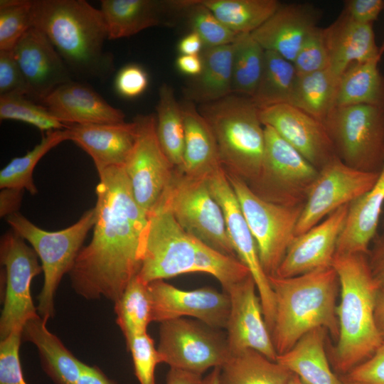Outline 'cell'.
I'll return each instance as SVG.
<instances>
[{
	"label": "cell",
	"mask_w": 384,
	"mask_h": 384,
	"mask_svg": "<svg viewBox=\"0 0 384 384\" xmlns=\"http://www.w3.org/2000/svg\"><path fill=\"white\" fill-rule=\"evenodd\" d=\"M340 377L355 384H384V340L369 358Z\"/></svg>",
	"instance_id": "47"
},
{
	"label": "cell",
	"mask_w": 384,
	"mask_h": 384,
	"mask_svg": "<svg viewBox=\"0 0 384 384\" xmlns=\"http://www.w3.org/2000/svg\"><path fill=\"white\" fill-rule=\"evenodd\" d=\"M203 46L201 37L191 31L180 40L178 50L181 55H198Z\"/></svg>",
	"instance_id": "55"
},
{
	"label": "cell",
	"mask_w": 384,
	"mask_h": 384,
	"mask_svg": "<svg viewBox=\"0 0 384 384\" xmlns=\"http://www.w3.org/2000/svg\"><path fill=\"white\" fill-rule=\"evenodd\" d=\"M173 9L186 11L192 31L202 39L205 47L231 44L237 36L227 28L199 0L170 1Z\"/></svg>",
	"instance_id": "41"
},
{
	"label": "cell",
	"mask_w": 384,
	"mask_h": 384,
	"mask_svg": "<svg viewBox=\"0 0 384 384\" xmlns=\"http://www.w3.org/2000/svg\"><path fill=\"white\" fill-rule=\"evenodd\" d=\"M268 278L274 296L271 336L277 356L315 329L324 328L337 339L340 286L332 266L291 277Z\"/></svg>",
	"instance_id": "5"
},
{
	"label": "cell",
	"mask_w": 384,
	"mask_h": 384,
	"mask_svg": "<svg viewBox=\"0 0 384 384\" xmlns=\"http://www.w3.org/2000/svg\"><path fill=\"white\" fill-rule=\"evenodd\" d=\"M140 261L137 276L146 284L202 272L213 276L225 290L250 275L237 257L223 254L187 233L161 204L149 214Z\"/></svg>",
	"instance_id": "2"
},
{
	"label": "cell",
	"mask_w": 384,
	"mask_h": 384,
	"mask_svg": "<svg viewBox=\"0 0 384 384\" xmlns=\"http://www.w3.org/2000/svg\"><path fill=\"white\" fill-rule=\"evenodd\" d=\"M327 331L315 329L304 335L276 361L296 375L304 384H346L331 367L325 350Z\"/></svg>",
	"instance_id": "28"
},
{
	"label": "cell",
	"mask_w": 384,
	"mask_h": 384,
	"mask_svg": "<svg viewBox=\"0 0 384 384\" xmlns=\"http://www.w3.org/2000/svg\"><path fill=\"white\" fill-rule=\"evenodd\" d=\"M41 102L65 125L125 122L122 110L110 105L89 85L73 80L58 86Z\"/></svg>",
	"instance_id": "23"
},
{
	"label": "cell",
	"mask_w": 384,
	"mask_h": 384,
	"mask_svg": "<svg viewBox=\"0 0 384 384\" xmlns=\"http://www.w3.org/2000/svg\"><path fill=\"white\" fill-rule=\"evenodd\" d=\"M293 64L297 74L329 68V58L322 28L317 27L304 40Z\"/></svg>",
	"instance_id": "45"
},
{
	"label": "cell",
	"mask_w": 384,
	"mask_h": 384,
	"mask_svg": "<svg viewBox=\"0 0 384 384\" xmlns=\"http://www.w3.org/2000/svg\"><path fill=\"white\" fill-rule=\"evenodd\" d=\"M75 384H117L109 378L97 366L84 363L81 374Z\"/></svg>",
	"instance_id": "53"
},
{
	"label": "cell",
	"mask_w": 384,
	"mask_h": 384,
	"mask_svg": "<svg viewBox=\"0 0 384 384\" xmlns=\"http://www.w3.org/2000/svg\"><path fill=\"white\" fill-rule=\"evenodd\" d=\"M32 0L0 1V51H13L33 26Z\"/></svg>",
	"instance_id": "43"
},
{
	"label": "cell",
	"mask_w": 384,
	"mask_h": 384,
	"mask_svg": "<svg viewBox=\"0 0 384 384\" xmlns=\"http://www.w3.org/2000/svg\"><path fill=\"white\" fill-rule=\"evenodd\" d=\"M297 73L292 62L280 55L265 50L262 74L250 99L259 108L291 104Z\"/></svg>",
	"instance_id": "37"
},
{
	"label": "cell",
	"mask_w": 384,
	"mask_h": 384,
	"mask_svg": "<svg viewBox=\"0 0 384 384\" xmlns=\"http://www.w3.org/2000/svg\"><path fill=\"white\" fill-rule=\"evenodd\" d=\"M35 250L11 229L0 241V261L4 267L5 291L0 316V338L22 331L26 323L37 316L31 297L33 279L42 272Z\"/></svg>",
	"instance_id": "13"
},
{
	"label": "cell",
	"mask_w": 384,
	"mask_h": 384,
	"mask_svg": "<svg viewBox=\"0 0 384 384\" xmlns=\"http://www.w3.org/2000/svg\"><path fill=\"white\" fill-rule=\"evenodd\" d=\"M348 206L340 207L317 225L295 236L274 276L291 277L331 267Z\"/></svg>",
	"instance_id": "20"
},
{
	"label": "cell",
	"mask_w": 384,
	"mask_h": 384,
	"mask_svg": "<svg viewBox=\"0 0 384 384\" xmlns=\"http://www.w3.org/2000/svg\"><path fill=\"white\" fill-rule=\"evenodd\" d=\"M114 304L116 322L125 340L147 332V326L152 321L149 284L137 275Z\"/></svg>",
	"instance_id": "39"
},
{
	"label": "cell",
	"mask_w": 384,
	"mask_h": 384,
	"mask_svg": "<svg viewBox=\"0 0 384 384\" xmlns=\"http://www.w3.org/2000/svg\"><path fill=\"white\" fill-rule=\"evenodd\" d=\"M24 191L3 188L0 192V215L8 217L18 212Z\"/></svg>",
	"instance_id": "52"
},
{
	"label": "cell",
	"mask_w": 384,
	"mask_h": 384,
	"mask_svg": "<svg viewBox=\"0 0 384 384\" xmlns=\"http://www.w3.org/2000/svg\"><path fill=\"white\" fill-rule=\"evenodd\" d=\"M372 242L367 254L368 260L374 279L382 287L384 286V232L376 235Z\"/></svg>",
	"instance_id": "51"
},
{
	"label": "cell",
	"mask_w": 384,
	"mask_h": 384,
	"mask_svg": "<svg viewBox=\"0 0 384 384\" xmlns=\"http://www.w3.org/2000/svg\"><path fill=\"white\" fill-rule=\"evenodd\" d=\"M230 299L226 336L231 353L254 350L276 361L277 353L251 275L225 290Z\"/></svg>",
	"instance_id": "18"
},
{
	"label": "cell",
	"mask_w": 384,
	"mask_h": 384,
	"mask_svg": "<svg viewBox=\"0 0 384 384\" xmlns=\"http://www.w3.org/2000/svg\"><path fill=\"white\" fill-rule=\"evenodd\" d=\"M70 140L67 129L47 132L39 144L24 156L13 159L0 172V188L27 191L35 195L38 189L33 173L38 161L53 148Z\"/></svg>",
	"instance_id": "40"
},
{
	"label": "cell",
	"mask_w": 384,
	"mask_h": 384,
	"mask_svg": "<svg viewBox=\"0 0 384 384\" xmlns=\"http://www.w3.org/2000/svg\"><path fill=\"white\" fill-rule=\"evenodd\" d=\"M31 18L70 72L102 80L111 75L114 61L103 48L108 34L100 9L84 0H32Z\"/></svg>",
	"instance_id": "3"
},
{
	"label": "cell",
	"mask_w": 384,
	"mask_h": 384,
	"mask_svg": "<svg viewBox=\"0 0 384 384\" xmlns=\"http://www.w3.org/2000/svg\"><path fill=\"white\" fill-rule=\"evenodd\" d=\"M95 208L86 210L70 226L58 231L40 228L19 212L6 217L11 229L28 242L41 262L43 283L38 297V315L46 322L55 316V296L65 274H69L88 232L94 227Z\"/></svg>",
	"instance_id": "7"
},
{
	"label": "cell",
	"mask_w": 384,
	"mask_h": 384,
	"mask_svg": "<svg viewBox=\"0 0 384 384\" xmlns=\"http://www.w3.org/2000/svg\"><path fill=\"white\" fill-rule=\"evenodd\" d=\"M265 147L257 177L250 184L259 198L287 206L304 205L319 170L269 126H264Z\"/></svg>",
	"instance_id": "10"
},
{
	"label": "cell",
	"mask_w": 384,
	"mask_h": 384,
	"mask_svg": "<svg viewBox=\"0 0 384 384\" xmlns=\"http://www.w3.org/2000/svg\"><path fill=\"white\" fill-rule=\"evenodd\" d=\"M383 9V0H347L343 11L358 23L373 24Z\"/></svg>",
	"instance_id": "50"
},
{
	"label": "cell",
	"mask_w": 384,
	"mask_h": 384,
	"mask_svg": "<svg viewBox=\"0 0 384 384\" xmlns=\"http://www.w3.org/2000/svg\"><path fill=\"white\" fill-rule=\"evenodd\" d=\"M379 174L356 170L334 157L319 170L297 222L295 236L364 194L375 184Z\"/></svg>",
	"instance_id": "15"
},
{
	"label": "cell",
	"mask_w": 384,
	"mask_h": 384,
	"mask_svg": "<svg viewBox=\"0 0 384 384\" xmlns=\"http://www.w3.org/2000/svg\"><path fill=\"white\" fill-rule=\"evenodd\" d=\"M198 111L212 129L225 172L250 184L260 171L265 147L260 109L250 97L231 94L201 104Z\"/></svg>",
	"instance_id": "6"
},
{
	"label": "cell",
	"mask_w": 384,
	"mask_h": 384,
	"mask_svg": "<svg viewBox=\"0 0 384 384\" xmlns=\"http://www.w3.org/2000/svg\"><path fill=\"white\" fill-rule=\"evenodd\" d=\"M201 58V71L185 89L186 100L201 105L217 101L233 94L232 43L205 47Z\"/></svg>",
	"instance_id": "31"
},
{
	"label": "cell",
	"mask_w": 384,
	"mask_h": 384,
	"mask_svg": "<svg viewBox=\"0 0 384 384\" xmlns=\"http://www.w3.org/2000/svg\"><path fill=\"white\" fill-rule=\"evenodd\" d=\"M332 267L339 280L340 301L336 307L338 335L331 364L343 376L369 358L383 341L374 317L380 286L367 254H336Z\"/></svg>",
	"instance_id": "4"
},
{
	"label": "cell",
	"mask_w": 384,
	"mask_h": 384,
	"mask_svg": "<svg viewBox=\"0 0 384 384\" xmlns=\"http://www.w3.org/2000/svg\"><path fill=\"white\" fill-rule=\"evenodd\" d=\"M202 375L170 368L166 375V384H201Z\"/></svg>",
	"instance_id": "56"
},
{
	"label": "cell",
	"mask_w": 384,
	"mask_h": 384,
	"mask_svg": "<svg viewBox=\"0 0 384 384\" xmlns=\"http://www.w3.org/2000/svg\"><path fill=\"white\" fill-rule=\"evenodd\" d=\"M233 45V94L252 97L260 82L265 50L250 33L238 34Z\"/></svg>",
	"instance_id": "38"
},
{
	"label": "cell",
	"mask_w": 384,
	"mask_h": 384,
	"mask_svg": "<svg viewBox=\"0 0 384 384\" xmlns=\"http://www.w3.org/2000/svg\"><path fill=\"white\" fill-rule=\"evenodd\" d=\"M338 80L329 68L297 74L290 105L324 122L334 107Z\"/></svg>",
	"instance_id": "36"
},
{
	"label": "cell",
	"mask_w": 384,
	"mask_h": 384,
	"mask_svg": "<svg viewBox=\"0 0 384 384\" xmlns=\"http://www.w3.org/2000/svg\"><path fill=\"white\" fill-rule=\"evenodd\" d=\"M201 384H222L220 368H213L208 375L203 378Z\"/></svg>",
	"instance_id": "58"
},
{
	"label": "cell",
	"mask_w": 384,
	"mask_h": 384,
	"mask_svg": "<svg viewBox=\"0 0 384 384\" xmlns=\"http://www.w3.org/2000/svg\"><path fill=\"white\" fill-rule=\"evenodd\" d=\"M341 379H342V378H341ZM342 380H343V379H342ZM343 380L344 381V383H345L346 384H355V383H353L348 382V381H346V380Z\"/></svg>",
	"instance_id": "61"
},
{
	"label": "cell",
	"mask_w": 384,
	"mask_h": 384,
	"mask_svg": "<svg viewBox=\"0 0 384 384\" xmlns=\"http://www.w3.org/2000/svg\"><path fill=\"white\" fill-rule=\"evenodd\" d=\"M156 132L159 144L169 161L175 168H181L185 139L182 107L173 88L166 83L159 88Z\"/></svg>",
	"instance_id": "35"
},
{
	"label": "cell",
	"mask_w": 384,
	"mask_h": 384,
	"mask_svg": "<svg viewBox=\"0 0 384 384\" xmlns=\"http://www.w3.org/2000/svg\"><path fill=\"white\" fill-rule=\"evenodd\" d=\"M178 70L193 78L198 75L202 69V60L199 55H181L176 61Z\"/></svg>",
	"instance_id": "54"
},
{
	"label": "cell",
	"mask_w": 384,
	"mask_h": 384,
	"mask_svg": "<svg viewBox=\"0 0 384 384\" xmlns=\"http://www.w3.org/2000/svg\"><path fill=\"white\" fill-rule=\"evenodd\" d=\"M181 105L185 139L183 164L176 169L189 176L207 177L222 167L215 137L194 102L186 100Z\"/></svg>",
	"instance_id": "27"
},
{
	"label": "cell",
	"mask_w": 384,
	"mask_h": 384,
	"mask_svg": "<svg viewBox=\"0 0 384 384\" xmlns=\"http://www.w3.org/2000/svg\"><path fill=\"white\" fill-rule=\"evenodd\" d=\"M289 384H304V383L300 380V379L296 375L294 374Z\"/></svg>",
	"instance_id": "59"
},
{
	"label": "cell",
	"mask_w": 384,
	"mask_h": 384,
	"mask_svg": "<svg viewBox=\"0 0 384 384\" xmlns=\"http://www.w3.org/2000/svg\"><path fill=\"white\" fill-rule=\"evenodd\" d=\"M25 96L15 93L0 95L1 120L21 121L47 132L66 128L45 106L38 105Z\"/></svg>",
	"instance_id": "42"
},
{
	"label": "cell",
	"mask_w": 384,
	"mask_h": 384,
	"mask_svg": "<svg viewBox=\"0 0 384 384\" xmlns=\"http://www.w3.org/2000/svg\"><path fill=\"white\" fill-rule=\"evenodd\" d=\"M206 182L223 210L228 233L235 254L247 267L255 282L265 319L271 331L275 309L274 292L268 276L262 267L257 244L234 190L222 167L208 175Z\"/></svg>",
	"instance_id": "16"
},
{
	"label": "cell",
	"mask_w": 384,
	"mask_h": 384,
	"mask_svg": "<svg viewBox=\"0 0 384 384\" xmlns=\"http://www.w3.org/2000/svg\"><path fill=\"white\" fill-rule=\"evenodd\" d=\"M149 289L152 321L161 323L188 316L215 329H225L230 299L224 291L208 287L183 290L164 280L151 282Z\"/></svg>",
	"instance_id": "17"
},
{
	"label": "cell",
	"mask_w": 384,
	"mask_h": 384,
	"mask_svg": "<svg viewBox=\"0 0 384 384\" xmlns=\"http://www.w3.org/2000/svg\"><path fill=\"white\" fill-rule=\"evenodd\" d=\"M133 120L137 137L124 168L136 201L149 215L169 186L176 168L159 144L156 116L139 114Z\"/></svg>",
	"instance_id": "14"
},
{
	"label": "cell",
	"mask_w": 384,
	"mask_h": 384,
	"mask_svg": "<svg viewBox=\"0 0 384 384\" xmlns=\"http://www.w3.org/2000/svg\"><path fill=\"white\" fill-rule=\"evenodd\" d=\"M336 156L358 171L380 173L384 164V107H335L323 122Z\"/></svg>",
	"instance_id": "9"
},
{
	"label": "cell",
	"mask_w": 384,
	"mask_h": 384,
	"mask_svg": "<svg viewBox=\"0 0 384 384\" xmlns=\"http://www.w3.org/2000/svg\"><path fill=\"white\" fill-rule=\"evenodd\" d=\"M101 11L108 39L129 37L165 21L169 1L155 0H102Z\"/></svg>",
	"instance_id": "30"
},
{
	"label": "cell",
	"mask_w": 384,
	"mask_h": 384,
	"mask_svg": "<svg viewBox=\"0 0 384 384\" xmlns=\"http://www.w3.org/2000/svg\"><path fill=\"white\" fill-rule=\"evenodd\" d=\"M226 175L257 244L262 267L268 277L274 276L295 237L304 204L287 206L266 201L240 178Z\"/></svg>",
	"instance_id": "11"
},
{
	"label": "cell",
	"mask_w": 384,
	"mask_h": 384,
	"mask_svg": "<svg viewBox=\"0 0 384 384\" xmlns=\"http://www.w3.org/2000/svg\"><path fill=\"white\" fill-rule=\"evenodd\" d=\"M321 13L309 3L282 4L251 36L265 50L293 63L308 35L317 28Z\"/></svg>",
	"instance_id": "22"
},
{
	"label": "cell",
	"mask_w": 384,
	"mask_h": 384,
	"mask_svg": "<svg viewBox=\"0 0 384 384\" xmlns=\"http://www.w3.org/2000/svg\"><path fill=\"white\" fill-rule=\"evenodd\" d=\"M97 172L92 238L68 274L79 296L114 303L139 272L149 215L136 201L124 166Z\"/></svg>",
	"instance_id": "1"
},
{
	"label": "cell",
	"mask_w": 384,
	"mask_h": 384,
	"mask_svg": "<svg viewBox=\"0 0 384 384\" xmlns=\"http://www.w3.org/2000/svg\"><path fill=\"white\" fill-rule=\"evenodd\" d=\"M28 95V87L13 51H0V95Z\"/></svg>",
	"instance_id": "48"
},
{
	"label": "cell",
	"mask_w": 384,
	"mask_h": 384,
	"mask_svg": "<svg viewBox=\"0 0 384 384\" xmlns=\"http://www.w3.org/2000/svg\"><path fill=\"white\" fill-rule=\"evenodd\" d=\"M236 34L251 33L282 5L277 0H199Z\"/></svg>",
	"instance_id": "34"
},
{
	"label": "cell",
	"mask_w": 384,
	"mask_h": 384,
	"mask_svg": "<svg viewBox=\"0 0 384 384\" xmlns=\"http://www.w3.org/2000/svg\"><path fill=\"white\" fill-rule=\"evenodd\" d=\"M379 49H380V54L383 55V54L384 53V38H383L381 46L379 47Z\"/></svg>",
	"instance_id": "60"
},
{
	"label": "cell",
	"mask_w": 384,
	"mask_h": 384,
	"mask_svg": "<svg viewBox=\"0 0 384 384\" xmlns=\"http://www.w3.org/2000/svg\"><path fill=\"white\" fill-rule=\"evenodd\" d=\"M322 31L329 53V69L338 78L355 63L382 57L373 24L358 23L343 11Z\"/></svg>",
	"instance_id": "25"
},
{
	"label": "cell",
	"mask_w": 384,
	"mask_h": 384,
	"mask_svg": "<svg viewBox=\"0 0 384 384\" xmlns=\"http://www.w3.org/2000/svg\"><path fill=\"white\" fill-rule=\"evenodd\" d=\"M22 337L38 350L43 371L55 384H75L85 363L76 358L40 316L28 321Z\"/></svg>",
	"instance_id": "29"
},
{
	"label": "cell",
	"mask_w": 384,
	"mask_h": 384,
	"mask_svg": "<svg viewBox=\"0 0 384 384\" xmlns=\"http://www.w3.org/2000/svg\"><path fill=\"white\" fill-rule=\"evenodd\" d=\"M70 140L92 159L97 171L124 166L137 137V124H68Z\"/></svg>",
	"instance_id": "24"
},
{
	"label": "cell",
	"mask_w": 384,
	"mask_h": 384,
	"mask_svg": "<svg viewBox=\"0 0 384 384\" xmlns=\"http://www.w3.org/2000/svg\"><path fill=\"white\" fill-rule=\"evenodd\" d=\"M126 343L139 384H156L155 369L161 361L153 338L146 332L127 339Z\"/></svg>",
	"instance_id": "44"
},
{
	"label": "cell",
	"mask_w": 384,
	"mask_h": 384,
	"mask_svg": "<svg viewBox=\"0 0 384 384\" xmlns=\"http://www.w3.org/2000/svg\"><path fill=\"white\" fill-rule=\"evenodd\" d=\"M160 324L157 350L161 363L170 368L202 375L221 368L232 356L221 329L186 317Z\"/></svg>",
	"instance_id": "12"
},
{
	"label": "cell",
	"mask_w": 384,
	"mask_h": 384,
	"mask_svg": "<svg viewBox=\"0 0 384 384\" xmlns=\"http://www.w3.org/2000/svg\"><path fill=\"white\" fill-rule=\"evenodd\" d=\"M293 373L254 350L232 354L220 368L222 384H289Z\"/></svg>",
	"instance_id": "33"
},
{
	"label": "cell",
	"mask_w": 384,
	"mask_h": 384,
	"mask_svg": "<svg viewBox=\"0 0 384 384\" xmlns=\"http://www.w3.org/2000/svg\"><path fill=\"white\" fill-rule=\"evenodd\" d=\"M149 83L146 70L137 64H129L122 68L114 80L117 92L125 98H134L141 95Z\"/></svg>",
	"instance_id": "49"
},
{
	"label": "cell",
	"mask_w": 384,
	"mask_h": 384,
	"mask_svg": "<svg viewBox=\"0 0 384 384\" xmlns=\"http://www.w3.org/2000/svg\"><path fill=\"white\" fill-rule=\"evenodd\" d=\"M384 203V164L370 190L349 204L344 228L336 254H368L377 229Z\"/></svg>",
	"instance_id": "26"
},
{
	"label": "cell",
	"mask_w": 384,
	"mask_h": 384,
	"mask_svg": "<svg viewBox=\"0 0 384 384\" xmlns=\"http://www.w3.org/2000/svg\"><path fill=\"white\" fill-rule=\"evenodd\" d=\"M264 126L277 134L317 170L336 156L323 122L289 104L260 109Z\"/></svg>",
	"instance_id": "19"
},
{
	"label": "cell",
	"mask_w": 384,
	"mask_h": 384,
	"mask_svg": "<svg viewBox=\"0 0 384 384\" xmlns=\"http://www.w3.org/2000/svg\"><path fill=\"white\" fill-rule=\"evenodd\" d=\"M157 204L168 209L187 233L223 254L237 257L223 210L212 195L206 177L189 176L176 168Z\"/></svg>",
	"instance_id": "8"
},
{
	"label": "cell",
	"mask_w": 384,
	"mask_h": 384,
	"mask_svg": "<svg viewBox=\"0 0 384 384\" xmlns=\"http://www.w3.org/2000/svg\"><path fill=\"white\" fill-rule=\"evenodd\" d=\"M14 55L28 87V96L42 101L72 80L71 72L46 35L32 26L19 40Z\"/></svg>",
	"instance_id": "21"
},
{
	"label": "cell",
	"mask_w": 384,
	"mask_h": 384,
	"mask_svg": "<svg viewBox=\"0 0 384 384\" xmlns=\"http://www.w3.org/2000/svg\"><path fill=\"white\" fill-rule=\"evenodd\" d=\"M381 57L350 66L339 78L335 107L368 105L384 107V76Z\"/></svg>",
	"instance_id": "32"
},
{
	"label": "cell",
	"mask_w": 384,
	"mask_h": 384,
	"mask_svg": "<svg viewBox=\"0 0 384 384\" xmlns=\"http://www.w3.org/2000/svg\"><path fill=\"white\" fill-rule=\"evenodd\" d=\"M374 317L377 329L384 340V286L379 288L377 294Z\"/></svg>",
	"instance_id": "57"
},
{
	"label": "cell",
	"mask_w": 384,
	"mask_h": 384,
	"mask_svg": "<svg viewBox=\"0 0 384 384\" xmlns=\"http://www.w3.org/2000/svg\"><path fill=\"white\" fill-rule=\"evenodd\" d=\"M22 331H14L0 341V384H28L19 358Z\"/></svg>",
	"instance_id": "46"
}]
</instances>
